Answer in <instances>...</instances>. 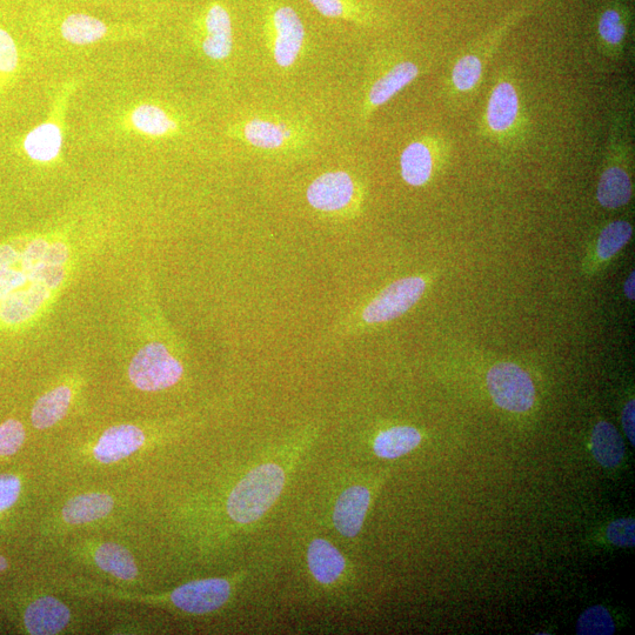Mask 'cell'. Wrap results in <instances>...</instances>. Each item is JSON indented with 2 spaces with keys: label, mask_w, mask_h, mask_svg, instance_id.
<instances>
[{
  "label": "cell",
  "mask_w": 635,
  "mask_h": 635,
  "mask_svg": "<svg viewBox=\"0 0 635 635\" xmlns=\"http://www.w3.org/2000/svg\"><path fill=\"white\" fill-rule=\"evenodd\" d=\"M481 75H483L481 60L477 56L466 55L454 66L452 80L457 90L467 92L476 88Z\"/></svg>",
  "instance_id": "4dcf8cb0"
},
{
  "label": "cell",
  "mask_w": 635,
  "mask_h": 635,
  "mask_svg": "<svg viewBox=\"0 0 635 635\" xmlns=\"http://www.w3.org/2000/svg\"><path fill=\"white\" fill-rule=\"evenodd\" d=\"M200 48L213 62H224L233 50V26L230 12L220 3L207 8L203 18Z\"/></svg>",
  "instance_id": "30bf717a"
},
{
  "label": "cell",
  "mask_w": 635,
  "mask_h": 635,
  "mask_svg": "<svg viewBox=\"0 0 635 635\" xmlns=\"http://www.w3.org/2000/svg\"><path fill=\"white\" fill-rule=\"evenodd\" d=\"M72 392L69 386H58L40 397L31 411V423L37 430H48L68 413Z\"/></svg>",
  "instance_id": "cb8c5ba5"
},
{
  "label": "cell",
  "mask_w": 635,
  "mask_h": 635,
  "mask_svg": "<svg viewBox=\"0 0 635 635\" xmlns=\"http://www.w3.org/2000/svg\"><path fill=\"white\" fill-rule=\"evenodd\" d=\"M29 282L37 283L46 287L49 290H56L60 284L63 283L65 278V269L62 265L46 264L40 260V262L33 266L28 272Z\"/></svg>",
  "instance_id": "836d02e7"
},
{
  "label": "cell",
  "mask_w": 635,
  "mask_h": 635,
  "mask_svg": "<svg viewBox=\"0 0 635 635\" xmlns=\"http://www.w3.org/2000/svg\"><path fill=\"white\" fill-rule=\"evenodd\" d=\"M624 293L625 296L630 302H634L635 300V272L632 271L628 274V277L624 283Z\"/></svg>",
  "instance_id": "60d3db41"
},
{
  "label": "cell",
  "mask_w": 635,
  "mask_h": 635,
  "mask_svg": "<svg viewBox=\"0 0 635 635\" xmlns=\"http://www.w3.org/2000/svg\"><path fill=\"white\" fill-rule=\"evenodd\" d=\"M634 417H635V403L634 399L628 400L624 407L623 413H621V423H623L626 437L631 441L632 446L635 445V429H634Z\"/></svg>",
  "instance_id": "ab89813d"
},
{
  "label": "cell",
  "mask_w": 635,
  "mask_h": 635,
  "mask_svg": "<svg viewBox=\"0 0 635 635\" xmlns=\"http://www.w3.org/2000/svg\"><path fill=\"white\" fill-rule=\"evenodd\" d=\"M96 564L110 576L131 581L138 576V568L132 554L115 543L100 545L95 552Z\"/></svg>",
  "instance_id": "4316f807"
},
{
  "label": "cell",
  "mask_w": 635,
  "mask_h": 635,
  "mask_svg": "<svg viewBox=\"0 0 635 635\" xmlns=\"http://www.w3.org/2000/svg\"><path fill=\"white\" fill-rule=\"evenodd\" d=\"M419 75V68L412 62L399 63L383 77L379 78L367 97V102L372 109L390 102L401 90L411 84Z\"/></svg>",
  "instance_id": "7402d4cb"
},
{
  "label": "cell",
  "mask_w": 635,
  "mask_h": 635,
  "mask_svg": "<svg viewBox=\"0 0 635 635\" xmlns=\"http://www.w3.org/2000/svg\"><path fill=\"white\" fill-rule=\"evenodd\" d=\"M607 538L610 543L618 547H633L635 545L634 519H618L607 528Z\"/></svg>",
  "instance_id": "e575fe53"
},
{
  "label": "cell",
  "mask_w": 635,
  "mask_h": 635,
  "mask_svg": "<svg viewBox=\"0 0 635 635\" xmlns=\"http://www.w3.org/2000/svg\"><path fill=\"white\" fill-rule=\"evenodd\" d=\"M71 620V611L63 601L53 597L39 598L26 608L24 624L33 635H51L62 632Z\"/></svg>",
  "instance_id": "9a60e30c"
},
{
  "label": "cell",
  "mask_w": 635,
  "mask_h": 635,
  "mask_svg": "<svg viewBox=\"0 0 635 635\" xmlns=\"http://www.w3.org/2000/svg\"><path fill=\"white\" fill-rule=\"evenodd\" d=\"M145 440V433L135 425L113 426L99 438L93 454L99 463H117L137 452Z\"/></svg>",
  "instance_id": "4fadbf2b"
},
{
  "label": "cell",
  "mask_w": 635,
  "mask_h": 635,
  "mask_svg": "<svg viewBox=\"0 0 635 635\" xmlns=\"http://www.w3.org/2000/svg\"><path fill=\"white\" fill-rule=\"evenodd\" d=\"M487 386L500 409L525 413L536 403V387L523 367L510 362L493 365L487 373Z\"/></svg>",
  "instance_id": "277c9868"
},
{
  "label": "cell",
  "mask_w": 635,
  "mask_h": 635,
  "mask_svg": "<svg viewBox=\"0 0 635 635\" xmlns=\"http://www.w3.org/2000/svg\"><path fill=\"white\" fill-rule=\"evenodd\" d=\"M266 30L274 62L279 68H292L304 49L306 37L298 12L291 6H272L267 12Z\"/></svg>",
  "instance_id": "5b68a950"
},
{
  "label": "cell",
  "mask_w": 635,
  "mask_h": 635,
  "mask_svg": "<svg viewBox=\"0 0 635 635\" xmlns=\"http://www.w3.org/2000/svg\"><path fill=\"white\" fill-rule=\"evenodd\" d=\"M9 567V563L8 560H6L4 557L0 556V572H3L6 570V568Z\"/></svg>",
  "instance_id": "b9f144b4"
},
{
  "label": "cell",
  "mask_w": 635,
  "mask_h": 635,
  "mask_svg": "<svg viewBox=\"0 0 635 635\" xmlns=\"http://www.w3.org/2000/svg\"><path fill=\"white\" fill-rule=\"evenodd\" d=\"M22 252L12 244L0 245V278L20 262Z\"/></svg>",
  "instance_id": "74e56055"
},
{
  "label": "cell",
  "mask_w": 635,
  "mask_h": 635,
  "mask_svg": "<svg viewBox=\"0 0 635 635\" xmlns=\"http://www.w3.org/2000/svg\"><path fill=\"white\" fill-rule=\"evenodd\" d=\"M50 297L51 290L43 285L30 283L28 287H22L0 304V323L17 326L29 322Z\"/></svg>",
  "instance_id": "5bb4252c"
},
{
  "label": "cell",
  "mask_w": 635,
  "mask_h": 635,
  "mask_svg": "<svg viewBox=\"0 0 635 635\" xmlns=\"http://www.w3.org/2000/svg\"><path fill=\"white\" fill-rule=\"evenodd\" d=\"M22 481L13 474H0V513L17 503Z\"/></svg>",
  "instance_id": "d590c367"
},
{
  "label": "cell",
  "mask_w": 635,
  "mask_h": 635,
  "mask_svg": "<svg viewBox=\"0 0 635 635\" xmlns=\"http://www.w3.org/2000/svg\"><path fill=\"white\" fill-rule=\"evenodd\" d=\"M20 55L16 39L0 28V95L10 88L18 76Z\"/></svg>",
  "instance_id": "83f0119b"
},
{
  "label": "cell",
  "mask_w": 635,
  "mask_h": 635,
  "mask_svg": "<svg viewBox=\"0 0 635 635\" xmlns=\"http://www.w3.org/2000/svg\"><path fill=\"white\" fill-rule=\"evenodd\" d=\"M124 125L138 137L163 139L175 136L179 123L170 111L156 103L143 102L127 111Z\"/></svg>",
  "instance_id": "8fae6325"
},
{
  "label": "cell",
  "mask_w": 635,
  "mask_h": 635,
  "mask_svg": "<svg viewBox=\"0 0 635 635\" xmlns=\"http://www.w3.org/2000/svg\"><path fill=\"white\" fill-rule=\"evenodd\" d=\"M434 159L429 146L414 142L406 147L400 157L401 177L413 187L425 186L433 176Z\"/></svg>",
  "instance_id": "603a6c76"
},
{
  "label": "cell",
  "mask_w": 635,
  "mask_h": 635,
  "mask_svg": "<svg viewBox=\"0 0 635 635\" xmlns=\"http://www.w3.org/2000/svg\"><path fill=\"white\" fill-rule=\"evenodd\" d=\"M599 33L607 44L619 45L624 42L626 26L618 11L607 10L604 15L601 16Z\"/></svg>",
  "instance_id": "d6a6232c"
},
{
  "label": "cell",
  "mask_w": 635,
  "mask_h": 635,
  "mask_svg": "<svg viewBox=\"0 0 635 635\" xmlns=\"http://www.w3.org/2000/svg\"><path fill=\"white\" fill-rule=\"evenodd\" d=\"M357 196V183L345 171L324 173L314 179L306 191L307 202L313 209L325 213H340L351 209Z\"/></svg>",
  "instance_id": "52a82bcc"
},
{
  "label": "cell",
  "mask_w": 635,
  "mask_h": 635,
  "mask_svg": "<svg viewBox=\"0 0 635 635\" xmlns=\"http://www.w3.org/2000/svg\"><path fill=\"white\" fill-rule=\"evenodd\" d=\"M239 135L257 149L280 150L294 143L298 131L278 120L254 118L239 127Z\"/></svg>",
  "instance_id": "2e32d148"
},
{
  "label": "cell",
  "mask_w": 635,
  "mask_h": 635,
  "mask_svg": "<svg viewBox=\"0 0 635 635\" xmlns=\"http://www.w3.org/2000/svg\"><path fill=\"white\" fill-rule=\"evenodd\" d=\"M113 506L115 501L109 494L85 493L68 501L62 516L70 525L88 524L109 516Z\"/></svg>",
  "instance_id": "44dd1931"
},
{
  "label": "cell",
  "mask_w": 635,
  "mask_h": 635,
  "mask_svg": "<svg viewBox=\"0 0 635 635\" xmlns=\"http://www.w3.org/2000/svg\"><path fill=\"white\" fill-rule=\"evenodd\" d=\"M231 581L211 578L191 581L170 593V601L180 611L206 614L222 608L231 597Z\"/></svg>",
  "instance_id": "9c48e42d"
},
{
  "label": "cell",
  "mask_w": 635,
  "mask_h": 635,
  "mask_svg": "<svg viewBox=\"0 0 635 635\" xmlns=\"http://www.w3.org/2000/svg\"><path fill=\"white\" fill-rule=\"evenodd\" d=\"M59 35L65 43L72 46L96 45L111 36L110 26L96 17L85 13H72L66 16L59 25Z\"/></svg>",
  "instance_id": "ac0fdd59"
},
{
  "label": "cell",
  "mask_w": 635,
  "mask_h": 635,
  "mask_svg": "<svg viewBox=\"0 0 635 635\" xmlns=\"http://www.w3.org/2000/svg\"><path fill=\"white\" fill-rule=\"evenodd\" d=\"M184 367L162 343H150L140 349L129 366V378L138 390L158 392L175 386Z\"/></svg>",
  "instance_id": "3957f363"
},
{
  "label": "cell",
  "mask_w": 635,
  "mask_h": 635,
  "mask_svg": "<svg viewBox=\"0 0 635 635\" xmlns=\"http://www.w3.org/2000/svg\"><path fill=\"white\" fill-rule=\"evenodd\" d=\"M433 282L434 274L425 273L400 278L387 285L360 307L358 326H379L403 317L423 299Z\"/></svg>",
  "instance_id": "7a4b0ae2"
},
{
  "label": "cell",
  "mask_w": 635,
  "mask_h": 635,
  "mask_svg": "<svg viewBox=\"0 0 635 635\" xmlns=\"http://www.w3.org/2000/svg\"><path fill=\"white\" fill-rule=\"evenodd\" d=\"M50 244L43 238L33 239L20 256V264L24 271L29 272L33 269V266L37 265L40 260L43 259L46 250L49 249Z\"/></svg>",
  "instance_id": "8d00e7d4"
},
{
  "label": "cell",
  "mask_w": 635,
  "mask_h": 635,
  "mask_svg": "<svg viewBox=\"0 0 635 635\" xmlns=\"http://www.w3.org/2000/svg\"><path fill=\"white\" fill-rule=\"evenodd\" d=\"M519 115V97L517 90L508 82L499 83L494 88L489 108H487V123L491 130L505 133L511 130Z\"/></svg>",
  "instance_id": "ffe728a7"
},
{
  "label": "cell",
  "mask_w": 635,
  "mask_h": 635,
  "mask_svg": "<svg viewBox=\"0 0 635 635\" xmlns=\"http://www.w3.org/2000/svg\"><path fill=\"white\" fill-rule=\"evenodd\" d=\"M320 15L332 18L349 20L354 23H364L366 13L363 5L358 0H307Z\"/></svg>",
  "instance_id": "f1b7e54d"
},
{
  "label": "cell",
  "mask_w": 635,
  "mask_h": 635,
  "mask_svg": "<svg viewBox=\"0 0 635 635\" xmlns=\"http://www.w3.org/2000/svg\"><path fill=\"white\" fill-rule=\"evenodd\" d=\"M421 443V434L411 426H394L380 432L373 450L379 458L397 459L410 453Z\"/></svg>",
  "instance_id": "484cf974"
},
{
  "label": "cell",
  "mask_w": 635,
  "mask_h": 635,
  "mask_svg": "<svg viewBox=\"0 0 635 635\" xmlns=\"http://www.w3.org/2000/svg\"><path fill=\"white\" fill-rule=\"evenodd\" d=\"M72 89H66L53 104V109L43 123L33 127L22 140L25 156L38 164L55 162L64 146V113Z\"/></svg>",
  "instance_id": "8992f818"
},
{
  "label": "cell",
  "mask_w": 635,
  "mask_h": 635,
  "mask_svg": "<svg viewBox=\"0 0 635 635\" xmlns=\"http://www.w3.org/2000/svg\"><path fill=\"white\" fill-rule=\"evenodd\" d=\"M633 184L630 173L623 166H607L601 175L597 189V199L608 210H617L631 202Z\"/></svg>",
  "instance_id": "d6986e66"
},
{
  "label": "cell",
  "mask_w": 635,
  "mask_h": 635,
  "mask_svg": "<svg viewBox=\"0 0 635 635\" xmlns=\"http://www.w3.org/2000/svg\"><path fill=\"white\" fill-rule=\"evenodd\" d=\"M285 472L274 463L254 467L233 487L226 510L229 517L240 525L252 524L265 516L276 504L285 486Z\"/></svg>",
  "instance_id": "6da1fadb"
},
{
  "label": "cell",
  "mask_w": 635,
  "mask_h": 635,
  "mask_svg": "<svg viewBox=\"0 0 635 635\" xmlns=\"http://www.w3.org/2000/svg\"><path fill=\"white\" fill-rule=\"evenodd\" d=\"M591 446L594 458L606 469H614L624 459V440L616 426L607 421H600L594 426Z\"/></svg>",
  "instance_id": "d4e9b609"
},
{
  "label": "cell",
  "mask_w": 635,
  "mask_h": 635,
  "mask_svg": "<svg viewBox=\"0 0 635 635\" xmlns=\"http://www.w3.org/2000/svg\"><path fill=\"white\" fill-rule=\"evenodd\" d=\"M616 631L610 612L603 606L588 608L577 624L579 635H612Z\"/></svg>",
  "instance_id": "f546056e"
},
{
  "label": "cell",
  "mask_w": 635,
  "mask_h": 635,
  "mask_svg": "<svg viewBox=\"0 0 635 635\" xmlns=\"http://www.w3.org/2000/svg\"><path fill=\"white\" fill-rule=\"evenodd\" d=\"M70 258L69 247L62 242L53 243L46 250L42 262L51 265L64 266Z\"/></svg>",
  "instance_id": "f35d334b"
},
{
  "label": "cell",
  "mask_w": 635,
  "mask_h": 635,
  "mask_svg": "<svg viewBox=\"0 0 635 635\" xmlns=\"http://www.w3.org/2000/svg\"><path fill=\"white\" fill-rule=\"evenodd\" d=\"M634 227L627 220H614L600 230L588 245L581 272L585 277H596L604 272L618 254L631 243Z\"/></svg>",
  "instance_id": "ba28073f"
},
{
  "label": "cell",
  "mask_w": 635,
  "mask_h": 635,
  "mask_svg": "<svg viewBox=\"0 0 635 635\" xmlns=\"http://www.w3.org/2000/svg\"><path fill=\"white\" fill-rule=\"evenodd\" d=\"M371 503L370 490L365 486H351L340 494L333 511V524L345 538H356L362 531Z\"/></svg>",
  "instance_id": "7c38bea8"
},
{
  "label": "cell",
  "mask_w": 635,
  "mask_h": 635,
  "mask_svg": "<svg viewBox=\"0 0 635 635\" xmlns=\"http://www.w3.org/2000/svg\"><path fill=\"white\" fill-rule=\"evenodd\" d=\"M25 427L19 420L9 419L0 425V457L16 454L25 443Z\"/></svg>",
  "instance_id": "1f68e13d"
},
{
  "label": "cell",
  "mask_w": 635,
  "mask_h": 635,
  "mask_svg": "<svg viewBox=\"0 0 635 635\" xmlns=\"http://www.w3.org/2000/svg\"><path fill=\"white\" fill-rule=\"evenodd\" d=\"M307 563L314 579L322 585H332L342 578L346 560L329 540L317 538L307 550Z\"/></svg>",
  "instance_id": "e0dca14e"
}]
</instances>
